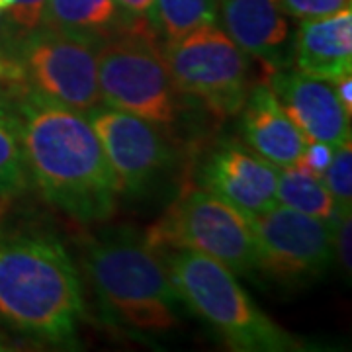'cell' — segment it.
<instances>
[{"label": "cell", "mask_w": 352, "mask_h": 352, "mask_svg": "<svg viewBox=\"0 0 352 352\" xmlns=\"http://www.w3.org/2000/svg\"><path fill=\"white\" fill-rule=\"evenodd\" d=\"M18 127L25 166L53 206L78 221L113 214L120 182L85 113L25 92Z\"/></svg>", "instance_id": "6da1fadb"}, {"label": "cell", "mask_w": 352, "mask_h": 352, "mask_svg": "<svg viewBox=\"0 0 352 352\" xmlns=\"http://www.w3.org/2000/svg\"><path fill=\"white\" fill-rule=\"evenodd\" d=\"M85 315L71 256L51 235L0 239V319L16 331L47 340H75Z\"/></svg>", "instance_id": "7a4b0ae2"}, {"label": "cell", "mask_w": 352, "mask_h": 352, "mask_svg": "<svg viewBox=\"0 0 352 352\" xmlns=\"http://www.w3.org/2000/svg\"><path fill=\"white\" fill-rule=\"evenodd\" d=\"M85 272L104 315L135 337H159L178 325L182 302L161 254L147 243L110 237L90 243Z\"/></svg>", "instance_id": "3957f363"}, {"label": "cell", "mask_w": 352, "mask_h": 352, "mask_svg": "<svg viewBox=\"0 0 352 352\" xmlns=\"http://www.w3.org/2000/svg\"><path fill=\"white\" fill-rule=\"evenodd\" d=\"M180 300L235 351H302V342L256 307L235 274L190 249L159 251Z\"/></svg>", "instance_id": "277c9868"}, {"label": "cell", "mask_w": 352, "mask_h": 352, "mask_svg": "<svg viewBox=\"0 0 352 352\" xmlns=\"http://www.w3.org/2000/svg\"><path fill=\"white\" fill-rule=\"evenodd\" d=\"M98 87L110 108L139 116L164 133L176 126L182 106L157 36L145 22L122 24L96 45Z\"/></svg>", "instance_id": "5b68a950"}, {"label": "cell", "mask_w": 352, "mask_h": 352, "mask_svg": "<svg viewBox=\"0 0 352 352\" xmlns=\"http://www.w3.org/2000/svg\"><path fill=\"white\" fill-rule=\"evenodd\" d=\"M153 251L190 249L208 254L233 274L256 270L252 219L208 190H190L147 235Z\"/></svg>", "instance_id": "8992f818"}, {"label": "cell", "mask_w": 352, "mask_h": 352, "mask_svg": "<svg viewBox=\"0 0 352 352\" xmlns=\"http://www.w3.org/2000/svg\"><path fill=\"white\" fill-rule=\"evenodd\" d=\"M164 61L176 88L201 100L221 118L241 112L249 85V59L215 22L166 41Z\"/></svg>", "instance_id": "52a82bcc"}, {"label": "cell", "mask_w": 352, "mask_h": 352, "mask_svg": "<svg viewBox=\"0 0 352 352\" xmlns=\"http://www.w3.org/2000/svg\"><path fill=\"white\" fill-rule=\"evenodd\" d=\"M94 41L47 28L24 36L16 73L18 80L45 100L87 116L104 104L98 87V61Z\"/></svg>", "instance_id": "ba28073f"}, {"label": "cell", "mask_w": 352, "mask_h": 352, "mask_svg": "<svg viewBox=\"0 0 352 352\" xmlns=\"http://www.w3.org/2000/svg\"><path fill=\"white\" fill-rule=\"evenodd\" d=\"M256 270L278 284L300 286L327 270L335 256V223L296 212L282 204L254 215Z\"/></svg>", "instance_id": "9c48e42d"}, {"label": "cell", "mask_w": 352, "mask_h": 352, "mask_svg": "<svg viewBox=\"0 0 352 352\" xmlns=\"http://www.w3.org/2000/svg\"><path fill=\"white\" fill-rule=\"evenodd\" d=\"M120 190L141 192L173 163L170 139L151 122L100 104L87 113Z\"/></svg>", "instance_id": "30bf717a"}, {"label": "cell", "mask_w": 352, "mask_h": 352, "mask_svg": "<svg viewBox=\"0 0 352 352\" xmlns=\"http://www.w3.org/2000/svg\"><path fill=\"white\" fill-rule=\"evenodd\" d=\"M278 166L245 143H223L201 166V186L249 217L276 206Z\"/></svg>", "instance_id": "8fae6325"}, {"label": "cell", "mask_w": 352, "mask_h": 352, "mask_svg": "<svg viewBox=\"0 0 352 352\" xmlns=\"http://www.w3.org/2000/svg\"><path fill=\"white\" fill-rule=\"evenodd\" d=\"M270 88L305 141H321L337 149L351 139V113L342 108L331 80L302 71H276Z\"/></svg>", "instance_id": "7c38bea8"}, {"label": "cell", "mask_w": 352, "mask_h": 352, "mask_svg": "<svg viewBox=\"0 0 352 352\" xmlns=\"http://www.w3.org/2000/svg\"><path fill=\"white\" fill-rule=\"evenodd\" d=\"M217 16L221 30L247 55L284 65L289 30L280 0H217Z\"/></svg>", "instance_id": "4fadbf2b"}, {"label": "cell", "mask_w": 352, "mask_h": 352, "mask_svg": "<svg viewBox=\"0 0 352 352\" xmlns=\"http://www.w3.org/2000/svg\"><path fill=\"white\" fill-rule=\"evenodd\" d=\"M241 112L243 138L252 151L278 168L292 166L298 161L307 141L292 124L270 85L252 87Z\"/></svg>", "instance_id": "5bb4252c"}, {"label": "cell", "mask_w": 352, "mask_h": 352, "mask_svg": "<svg viewBox=\"0 0 352 352\" xmlns=\"http://www.w3.org/2000/svg\"><path fill=\"white\" fill-rule=\"evenodd\" d=\"M296 63L305 75L335 82L352 71V10L302 20L296 36Z\"/></svg>", "instance_id": "9a60e30c"}, {"label": "cell", "mask_w": 352, "mask_h": 352, "mask_svg": "<svg viewBox=\"0 0 352 352\" xmlns=\"http://www.w3.org/2000/svg\"><path fill=\"white\" fill-rule=\"evenodd\" d=\"M120 20L118 0H47L41 25L76 38L100 43Z\"/></svg>", "instance_id": "2e32d148"}, {"label": "cell", "mask_w": 352, "mask_h": 352, "mask_svg": "<svg viewBox=\"0 0 352 352\" xmlns=\"http://www.w3.org/2000/svg\"><path fill=\"white\" fill-rule=\"evenodd\" d=\"M276 204L325 221H337L339 217L337 204L323 180L305 175L296 166L278 170Z\"/></svg>", "instance_id": "e0dca14e"}, {"label": "cell", "mask_w": 352, "mask_h": 352, "mask_svg": "<svg viewBox=\"0 0 352 352\" xmlns=\"http://www.w3.org/2000/svg\"><path fill=\"white\" fill-rule=\"evenodd\" d=\"M147 12L155 34L173 41L198 25L215 22L217 0H153Z\"/></svg>", "instance_id": "ac0fdd59"}, {"label": "cell", "mask_w": 352, "mask_h": 352, "mask_svg": "<svg viewBox=\"0 0 352 352\" xmlns=\"http://www.w3.org/2000/svg\"><path fill=\"white\" fill-rule=\"evenodd\" d=\"M25 173L28 166L18 120L0 110V198L24 188Z\"/></svg>", "instance_id": "d6986e66"}, {"label": "cell", "mask_w": 352, "mask_h": 352, "mask_svg": "<svg viewBox=\"0 0 352 352\" xmlns=\"http://www.w3.org/2000/svg\"><path fill=\"white\" fill-rule=\"evenodd\" d=\"M323 184L331 192L337 204L339 214H346L352 210V145L351 139L344 141L335 149L333 161L323 175Z\"/></svg>", "instance_id": "ffe728a7"}, {"label": "cell", "mask_w": 352, "mask_h": 352, "mask_svg": "<svg viewBox=\"0 0 352 352\" xmlns=\"http://www.w3.org/2000/svg\"><path fill=\"white\" fill-rule=\"evenodd\" d=\"M284 12L298 20H315L351 8V0H280Z\"/></svg>", "instance_id": "44dd1931"}, {"label": "cell", "mask_w": 352, "mask_h": 352, "mask_svg": "<svg viewBox=\"0 0 352 352\" xmlns=\"http://www.w3.org/2000/svg\"><path fill=\"white\" fill-rule=\"evenodd\" d=\"M45 6H47V0H16L12 6L4 12H6L8 22L18 32L28 36L30 32L41 28Z\"/></svg>", "instance_id": "7402d4cb"}, {"label": "cell", "mask_w": 352, "mask_h": 352, "mask_svg": "<svg viewBox=\"0 0 352 352\" xmlns=\"http://www.w3.org/2000/svg\"><path fill=\"white\" fill-rule=\"evenodd\" d=\"M333 155H335V147H331L327 143L307 141L302 155L298 157V161L292 166H296L298 170H302L305 175L315 176V178H323L327 166L333 161Z\"/></svg>", "instance_id": "603a6c76"}, {"label": "cell", "mask_w": 352, "mask_h": 352, "mask_svg": "<svg viewBox=\"0 0 352 352\" xmlns=\"http://www.w3.org/2000/svg\"><path fill=\"white\" fill-rule=\"evenodd\" d=\"M351 239H352V215L351 212L339 214L337 223H335V239L333 247L339 256L340 266L351 274L352 270V252H351Z\"/></svg>", "instance_id": "cb8c5ba5"}, {"label": "cell", "mask_w": 352, "mask_h": 352, "mask_svg": "<svg viewBox=\"0 0 352 352\" xmlns=\"http://www.w3.org/2000/svg\"><path fill=\"white\" fill-rule=\"evenodd\" d=\"M333 85H335V92H337V96H339L342 108H344V110H346L349 113H352V76H351V73H349V75H342L340 78H337Z\"/></svg>", "instance_id": "d4e9b609"}, {"label": "cell", "mask_w": 352, "mask_h": 352, "mask_svg": "<svg viewBox=\"0 0 352 352\" xmlns=\"http://www.w3.org/2000/svg\"><path fill=\"white\" fill-rule=\"evenodd\" d=\"M151 2L153 0H118V4L131 14L147 12L149 6H151Z\"/></svg>", "instance_id": "484cf974"}, {"label": "cell", "mask_w": 352, "mask_h": 352, "mask_svg": "<svg viewBox=\"0 0 352 352\" xmlns=\"http://www.w3.org/2000/svg\"><path fill=\"white\" fill-rule=\"evenodd\" d=\"M2 73H4V65H2V61H0V78H2Z\"/></svg>", "instance_id": "4316f807"}]
</instances>
